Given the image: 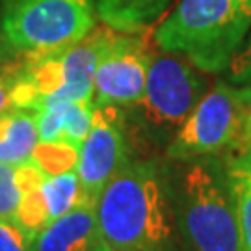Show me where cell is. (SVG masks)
<instances>
[{"label": "cell", "mask_w": 251, "mask_h": 251, "mask_svg": "<svg viewBox=\"0 0 251 251\" xmlns=\"http://www.w3.org/2000/svg\"><path fill=\"white\" fill-rule=\"evenodd\" d=\"M21 190L15 180V168L0 162V220H13Z\"/></svg>", "instance_id": "18"}, {"label": "cell", "mask_w": 251, "mask_h": 251, "mask_svg": "<svg viewBox=\"0 0 251 251\" xmlns=\"http://www.w3.org/2000/svg\"><path fill=\"white\" fill-rule=\"evenodd\" d=\"M0 58H2V45H0Z\"/></svg>", "instance_id": "25"}, {"label": "cell", "mask_w": 251, "mask_h": 251, "mask_svg": "<svg viewBox=\"0 0 251 251\" xmlns=\"http://www.w3.org/2000/svg\"><path fill=\"white\" fill-rule=\"evenodd\" d=\"M251 30V0H179L152 32L154 45L198 71H227Z\"/></svg>", "instance_id": "3"}, {"label": "cell", "mask_w": 251, "mask_h": 251, "mask_svg": "<svg viewBox=\"0 0 251 251\" xmlns=\"http://www.w3.org/2000/svg\"><path fill=\"white\" fill-rule=\"evenodd\" d=\"M95 17V0H13L2 13V39L19 56L62 52L90 34Z\"/></svg>", "instance_id": "5"}, {"label": "cell", "mask_w": 251, "mask_h": 251, "mask_svg": "<svg viewBox=\"0 0 251 251\" xmlns=\"http://www.w3.org/2000/svg\"><path fill=\"white\" fill-rule=\"evenodd\" d=\"M225 160L233 188L242 251H251V147L238 149Z\"/></svg>", "instance_id": "13"}, {"label": "cell", "mask_w": 251, "mask_h": 251, "mask_svg": "<svg viewBox=\"0 0 251 251\" xmlns=\"http://www.w3.org/2000/svg\"><path fill=\"white\" fill-rule=\"evenodd\" d=\"M238 149H244V147H251V110L248 117H246V123H244V130H242V138L236 145Z\"/></svg>", "instance_id": "22"}, {"label": "cell", "mask_w": 251, "mask_h": 251, "mask_svg": "<svg viewBox=\"0 0 251 251\" xmlns=\"http://www.w3.org/2000/svg\"><path fill=\"white\" fill-rule=\"evenodd\" d=\"M93 251H114V250H112V248H108L106 244L100 242V240H99V244H97V246L93 248Z\"/></svg>", "instance_id": "23"}, {"label": "cell", "mask_w": 251, "mask_h": 251, "mask_svg": "<svg viewBox=\"0 0 251 251\" xmlns=\"http://www.w3.org/2000/svg\"><path fill=\"white\" fill-rule=\"evenodd\" d=\"M250 110L251 86L216 82L166 147L168 158L186 162L238 145Z\"/></svg>", "instance_id": "6"}, {"label": "cell", "mask_w": 251, "mask_h": 251, "mask_svg": "<svg viewBox=\"0 0 251 251\" xmlns=\"http://www.w3.org/2000/svg\"><path fill=\"white\" fill-rule=\"evenodd\" d=\"M39 142L36 112L8 110L0 116V162L19 166L30 160Z\"/></svg>", "instance_id": "12"}, {"label": "cell", "mask_w": 251, "mask_h": 251, "mask_svg": "<svg viewBox=\"0 0 251 251\" xmlns=\"http://www.w3.org/2000/svg\"><path fill=\"white\" fill-rule=\"evenodd\" d=\"M151 54L149 30L121 32L114 28L95 73V106H130L142 99Z\"/></svg>", "instance_id": "7"}, {"label": "cell", "mask_w": 251, "mask_h": 251, "mask_svg": "<svg viewBox=\"0 0 251 251\" xmlns=\"http://www.w3.org/2000/svg\"><path fill=\"white\" fill-rule=\"evenodd\" d=\"M112 32H114V28L104 23L95 25V28L88 36L82 37L78 43H75L60 52L63 73H65V84L54 97L47 100L43 108L93 97L95 73H97L99 62L102 58V52L106 50Z\"/></svg>", "instance_id": "9"}, {"label": "cell", "mask_w": 251, "mask_h": 251, "mask_svg": "<svg viewBox=\"0 0 251 251\" xmlns=\"http://www.w3.org/2000/svg\"><path fill=\"white\" fill-rule=\"evenodd\" d=\"M130 160V145L125 134V116L121 106H95L93 123L80 147L76 164L86 203L97 205L104 186Z\"/></svg>", "instance_id": "8"}, {"label": "cell", "mask_w": 251, "mask_h": 251, "mask_svg": "<svg viewBox=\"0 0 251 251\" xmlns=\"http://www.w3.org/2000/svg\"><path fill=\"white\" fill-rule=\"evenodd\" d=\"M93 108H95L93 97L63 102L62 142L80 149L93 123Z\"/></svg>", "instance_id": "17"}, {"label": "cell", "mask_w": 251, "mask_h": 251, "mask_svg": "<svg viewBox=\"0 0 251 251\" xmlns=\"http://www.w3.org/2000/svg\"><path fill=\"white\" fill-rule=\"evenodd\" d=\"M227 82L238 86H251V36L234 54L233 62L227 67Z\"/></svg>", "instance_id": "19"}, {"label": "cell", "mask_w": 251, "mask_h": 251, "mask_svg": "<svg viewBox=\"0 0 251 251\" xmlns=\"http://www.w3.org/2000/svg\"><path fill=\"white\" fill-rule=\"evenodd\" d=\"M99 240L95 205L82 203L47 225L36 236L32 251H93Z\"/></svg>", "instance_id": "10"}, {"label": "cell", "mask_w": 251, "mask_h": 251, "mask_svg": "<svg viewBox=\"0 0 251 251\" xmlns=\"http://www.w3.org/2000/svg\"><path fill=\"white\" fill-rule=\"evenodd\" d=\"M206 91V78L186 58L152 50L144 95L128 106L125 117L147 144L170 145Z\"/></svg>", "instance_id": "4"}, {"label": "cell", "mask_w": 251, "mask_h": 251, "mask_svg": "<svg viewBox=\"0 0 251 251\" xmlns=\"http://www.w3.org/2000/svg\"><path fill=\"white\" fill-rule=\"evenodd\" d=\"M173 0H95L97 17L121 32L149 30Z\"/></svg>", "instance_id": "11"}, {"label": "cell", "mask_w": 251, "mask_h": 251, "mask_svg": "<svg viewBox=\"0 0 251 251\" xmlns=\"http://www.w3.org/2000/svg\"><path fill=\"white\" fill-rule=\"evenodd\" d=\"M100 242L114 251H182L170 168L132 160L108 182L95 205Z\"/></svg>", "instance_id": "1"}, {"label": "cell", "mask_w": 251, "mask_h": 251, "mask_svg": "<svg viewBox=\"0 0 251 251\" xmlns=\"http://www.w3.org/2000/svg\"><path fill=\"white\" fill-rule=\"evenodd\" d=\"M13 222L21 227V231L28 238V242L34 244L37 234L50 224V216H49L43 190L32 188L21 192V199H19Z\"/></svg>", "instance_id": "15"}, {"label": "cell", "mask_w": 251, "mask_h": 251, "mask_svg": "<svg viewBox=\"0 0 251 251\" xmlns=\"http://www.w3.org/2000/svg\"><path fill=\"white\" fill-rule=\"evenodd\" d=\"M182 251H242L227 160L216 154L170 168Z\"/></svg>", "instance_id": "2"}, {"label": "cell", "mask_w": 251, "mask_h": 251, "mask_svg": "<svg viewBox=\"0 0 251 251\" xmlns=\"http://www.w3.org/2000/svg\"><path fill=\"white\" fill-rule=\"evenodd\" d=\"M78 152L75 145L65 142H37L30 160L36 164L47 177H56L76 170Z\"/></svg>", "instance_id": "16"}, {"label": "cell", "mask_w": 251, "mask_h": 251, "mask_svg": "<svg viewBox=\"0 0 251 251\" xmlns=\"http://www.w3.org/2000/svg\"><path fill=\"white\" fill-rule=\"evenodd\" d=\"M0 2H4V6H6V4H9V2H13V0H0Z\"/></svg>", "instance_id": "24"}, {"label": "cell", "mask_w": 251, "mask_h": 251, "mask_svg": "<svg viewBox=\"0 0 251 251\" xmlns=\"http://www.w3.org/2000/svg\"><path fill=\"white\" fill-rule=\"evenodd\" d=\"M9 88H11L9 76L0 75V116H4L8 110H11V104H9Z\"/></svg>", "instance_id": "21"}, {"label": "cell", "mask_w": 251, "mask_h": 251, "mask_svg": "<svg viewBox=\"0 0 251 251\" xmlns=\"http://www.w3.org/2000/svg\"><path fill=\"white\" fill-rule=\"evenodd\" d=\"M41 190H43V196H45L50 222L62 218L67 212H71L75 206L86 203L76 170L56 175V177H47Z\"/></svg>", "instance_id": "14"}, {"label": "cell", "mask_w": 251, "mask_h": 251, "mask_svg": "<svg viewBox=\"0 0 251 251\" xmlns=\"http://www.w3.org/2000/svg\"><path fill=\"white\" fill-rule=\"evenodd\" d=\"M0 251H32V244L13 220H0Z\"/></svg>", "instance_id": "20"}]
</instances>
